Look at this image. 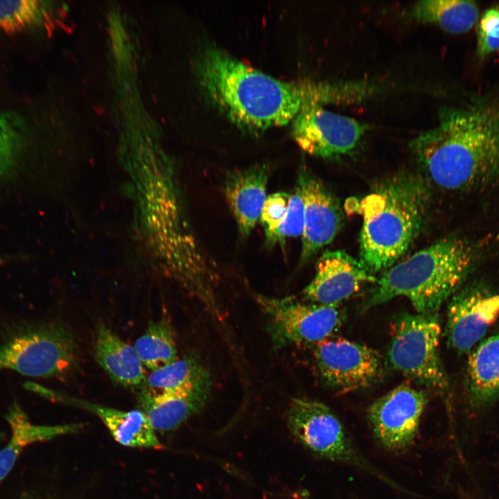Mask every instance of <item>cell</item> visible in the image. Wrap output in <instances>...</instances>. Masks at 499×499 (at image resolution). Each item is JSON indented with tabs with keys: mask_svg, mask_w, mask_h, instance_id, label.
Segmentation results:
<instances>
[{
	"mask_svg": "<svg viewBox=\"0 0 499 499\" xmlns=\"http://www.w3.org/2000/svg\"><path fill=\"white\" fill-rule=\"evenodd\" d=\"M313 356L325 382L342 392L371 386L381 376V358L371 347L331 336L313 346Z\"/></svg>",
	"mask_w": 499,
	"mask_h": 499,
	"instance_id": "cell-9",
	"label": "cell"
},
{
	"mask_svg": "<svg viewBox=\"0 0 499 499\" xmlns=\"http://www.w3.org/2000/svg\"><path fill=\"white\" fill-rule=\"evenodd\" d=\"M441 335L437 314L401 315L387 351L389 365L423 385L444 391L448 382L439 356Z\"/></svg>",
	"mask_w": 499,
	"mask_h": 499,
	"instance_id": "cell-7",
	"label": "cell"
},
{
	"mask_svg": "<svg viewBox=\"0 0 499 499\" xmlns=\"http://www.w3.org/2000/svg\"><path fill=\"white\" fill-rule=\"evenodd\" d=\"M41 10L37 1H0V30L10 33L28 28L39 20Z\"/></svg>",
	"mask_w": 499,
	"mask_h": 499,
	"instance_id": "cell-24",
	"label": "cell"
},
{
	"mask_svg": "<svg viewBox=\"0 0 499 499\" xmlns=\"http://www.w3.org/2000/svg\"><path fill=\"white\" fill-rule=\"evenodd\" d=\"M78 345L61 322H44L18 333L0 346V370L34 378L58 377L76 366Z\"/></svg>",
	"mask_w": 499,
	"mask_h": 499,
	"instance_id": "cell-5",
	"label": "cell"
},
{
	"mask_svg": "<svg viewBox=\"0 0 499 499\" xmlns=\"http://www.w3.org/2000/svg\"><path fill=\"white\" fill-rule=\"evenodd\" d=\"M270 173L269 166L263 163L227 174L225 195L243 237L251 234L260 218Z\"/></svg>",
	"mask_w": 499,
	"mask_h": 499,
	"instance_id": "cell-15",
	"label": "cell"
},
{
	"mask_svg": "<svg viewBox=\"0 0 499 499\" xmlns=\"http://www.w3.org/2000/svg\"><path fill=\"white\" fill-rule=\"evenodd\" d=\"M134 347L144 367L150 371L179 358L173 328L164 319L150 321Z\"/></svg>",
	"mask_w": 499,
	"mask_h": 499,
	"instance_id": "cell-23",
	"label": "cell"
},
{
	"mask_svg": "<svg viewBox=\"0 0 499 499\" xmlns=\"http://www.w3.org/2000/svg\"><path fill=\"white\" fill-rule=\"evenodd\" d=\"M206 96L239 128L260 132L284 125L304 109L347 104L344 82L286 81L270 76L216 46L205 44L196 63Z\"/></svg>",
	"mask_w": 499,
	"mask_h": 499,
	"instance_id": "cell-1",
	"label": "cell"
},
{
	"mask_svg": "<svg viewBox=\"0 0 499 499\" xmlns=\"http://www.w3.org/2000/svg\"><path fill=\"white\" fill-rule=\"evenodd\" d=\"M498 318V292L482 283L459 289L447 309L448 344L459 353L469 352Z\"/></svg>",
	"mask_w": 499,
	"mask_h": 499,
	"instance_id": "cell-12",
	"label": "cell"
},
{
	"mask_svg": "<svg viewBox=\"0 0 499 499\" xmlns=\"http://www.w3.org/2000/svg\"><path fill=\"white\" fill-rule=\"evenodd\" d=\"M465 383L475 408H486L499 399V334L480 341L471 353Z\"/></svg>",
	"mask_w": 499,
	"mask_h": 499,
	"instance_id": "cell-19",
	"label": "cell"
},
{
	"mask_svg": "<svg viewBox=\"0 0 499 499\" xmlns=\"http://www.w3.org/2000/svg\"><path fill=\"white\" fill-rule=\"evenodd\" d=\"M96 362L116 384L139 390L146 375L134 346L103 323L96 328L93 344Z\"/></svg>",
	"mask_w": 499,
	"mask_h": 499,
	"instance_id": "cell-17",
	"label": "cell"
},
{
	"mask_svg": "<svg viewBox=\"0 0 499 499\" xmlns=\"http://www.w3.org/2000/svg\"><path fill=\"white\" fill-rule=\"evenodd\" d=\"M428 402L425 392L401 384L374 401L367 417L375 437L386 449L401 451L413 442Z\"/></svg>",
	"mask_w": 499,
	"mask_h": 499,
	"instance_id": "cell-11",
	"label": "cell"
},
{
	"mask_svg": "<svg viewBox=\"0 0 499 499\" xmlns=\"http://www.w3.org/2000/svg\"><path fill=\"white\" fill-rule=\"evenodd\" d=\"M20 134L15 123L0 112V177L13 166L19 152Z\"/></svg>",
	"mask_w": 499,
	"mask_h": 499,
	"instance_id": "cell-27",
	"label": "cell"
},
{
	"mask_svg": "<svg viewBox=\"0 0 499 499\" xmlns=\"http://www.w3.org/2000/svg\"><path fill=\"white\" fill-rule=\"evenodd\" d=\"M292 122V134L299 146L311 155L326 159L351 154L366 129L356 119L320 105L304 109Z\"/></svg>",
	"mask_w": 499,
	"mask_h": 499,
	"instance_id": "cell-10",
	"label": "cell"
},
{
	"mask_svg": "<svg viewBox=\"0 0 499 499\" xmlns=\"http://www.w3.org/2000/svg\"><path fill=\"white\" fill-rule=\"evenodd\" d=\"M430 191L425 181L403 173L378 182L360 203V261L375 274L408 250L426 218Z\"/></svg>",
	"mask_w": 499,
	"mask_h": 499,
	"instance_id": "cell-3",
	"label": "cell"
},
{
	"mask_svg": "<svg viewBox=\"0 0 499 499\" xmlns=\"http://www.w3.org/2000/svg\"><path fill=\"white\" fill-rule=\"evenodd\" d=\"M193 356L178 358L175 362L152 371L138 392V403L157 399L174 392L207 373Z\"/></svg>",
	"mask_w": 499,
	"mask_h": 499,
	"instance_id": "cell-22",
	"label": "cell"
},
{
	"mask_svg": "<svg viewBox=\"0 0 499 499\" xmlns=\"http://www.w3.org/2000/svg\"><path fill=\"white\" fill-rule=\"evenodd\" d=\"M296 186L304 203L299 261L301 264H305L334 239L342 226V213L331 191L307 169L300 170Z\"/></svg>",
	"mask_w": 499,
	"mask_h": 499,
	"instance_id": "cell-13",
	"label": "cell"
},
{
	"mask_svg": "<svg viewBox=\"0 0 499 499\" xmlns=\"http://www.w3.org/2000/svg\"><path fill=\"white\" fill-rule=\"evenodd\" d=\"M286 421L292 435L315 455L357 467L402 490L360 454L339 419L325 404L306 398H294L288 405Z\"/></svg>",
	"mask_w": 499,
	"mask_h": 499,
	"instance_id": "cell-6",
	"label": "cell"
},
{
	"mask_svg": "<svg viewBox=\"0 0 499 499\" xmlns=\"http://www.w3.org/2000/svg\"><path fill=\"white\" fill-rule=\"evenodd\" d=\"M62 402L96 414L112 438L126 447L160 449L161 443L146 414L139 409L123 411L64 395Z\"/></svg>",
	"mask_w": 499,
	"mask_h": 499,
	"instance_id": "cell-18",
	"label": "cell"
},
{
	"mask_svg": "<svg viewBox=\"0 0 499 499\" xmlns=\"http://www.w3.org/2000/svg\"><path fill=\"white\" fill-rule=\"evenodd\" d=\"M304 227V203L298 188L290 195L286 213L278 227L265 236L267 245H283L287 238L301 236Z\"/></svg>",
	"mask_w": 499,
	"mask_h": 499,
	"instance_id": "cell-25",
	"label": "cell"
},
{
	"mask_svg": "<svg viewBox=\"0 0 499 499\" xmlns=\"http://www.w3.org/2000/svg\"><path fill=\"white\" fill-rule=\"evenodd\" d=\"M410 16L438 25L450 33L469 31L476 24L479 9L475 2L459 0H424L416 2Z\"/></svg>",
	"mask_w": 499,
	"mask_h": 499,
	"instance_id": "cell-21",
	"label": "cell"
},
{
	"mask_svg": "<svg viewBox=\"0 0 499 499\" xmlns=\"http://www.w3.org/2000/svg\"><path fill=\"white\" fill-rule=\"evenodd\" d=\"M1 260V259H0Z\"/></svg>",
	"mask_w": 499,
	"mask_h": 499,
	"instance_id": "cell-29",
	"label": "cell"
},
{
	"mask_svg": "<svg viewBox=\"0 0 499 499\" xmlns=\"http://www.w3.org/2000/svg\"><path fill=\"white\" fill-rule=\"evenodd\" d=\"M376 281L360 260L342 250L326 251L318 259L315 275L302 295L312 303L338 306L367 283Z\"/></svg>",
	"mask_w": 499,
	"mask_h": 499,
	"instance_id": "cell-14",
	"label": "cell"
},
{
	"mask_svg": "<svg viewBox=\"0 0 499 499\" xmlns=\"http://www.w3.org/2000/svg\"><path fill=\"white\" fill-rule=\"evenodd\" d=\"M410 146L428 180L441 189L489 186L499 180V102L444 108L438 125Z\"/></svg>",
	"mask_w": 499,
	"mask_h": 499,
	"instance_id": "cell-2",
	"label": "cell"
},
{
	"mask_svg": "<svg viewBox=\"0 0 499 499\" xmlns=\"http://www.w3.org/2000/svg\"><path fill=\"white\" fill-rule=\"evenodd\" d=\"M477 51L481 58L499 51V3L487 9L478 21Z\"/></svg>",
	"mask_w": 499,
	"mask_h": 499,
	"instance_id": "cell-26",
	"label": "cell"
},
{
	"mask_svg": "<svg viewBox=\"0 0 499 499\" xmlns=\"http://www.w3.org/2000/svg\"><path fill=\"white\" fill-rule=\"evenodd\" d=\"M6 419L11 429V437L6 446L0 450V482L10 473L17 457L26 446L76 432L82 427L81 423L56 426L33 424L17 404L10 408Z\"/></svg>",
	"mask_w": 499,
	"mask_h": 499,
	"instance_id": "cell-20",
	"label": "cell"
},
{
	"mask_svg": "<svg viewBox=\"0 0 499 499\" xmlns=\"http://www.w3.org/2000/svg\"><path fill=\"white\" fill-rule=\"evenodd\" d=\"M482 247L459 236L440 239L392 266L377 279L365 308L405 297L417 313L436 314L480 261Z\"/></svg>",
	"mask_w": 499,
	"mask_h": 499,
	"instance_id": "cell-4",
	"label": "cell"
},
{
	"mask_svg": "<svg viewBox=\"0 0 499 499\" xmlns=\"http://www.w3.org/2000/svg\"><path fill=\"white\" fill-rule=\"evenodd\" d=\"M290 197L286 192H277L267 196L259 218L265 236L274 231L283 220Z\"/></svg>",
	"mask_w": 499,
	"mask_h": 499,
	"instance_id": "cell-28",
	"label": "cell"
},
{
	"mask_svg": "<svg viewBox=\"0 0 499 499\" xmlns=\"http://www.w3.org/2000/svg\"><path fill=\"white\" fill-rule=\"evenodd\" d=\"M256 301L268 316L277 344L315 345L335 333L343 320L338 306L299 301L294 297L276 298L262 295Z\"/></svg>",
	"mask_w": 499,
	"mask_h": 499,
	"instance_id": "cell-8",
	"label": "cell"
},
{
	"mask_svg": "<svg viewBox=\"0 0 499 499\" xmlns=\"http://www.w3.org/2000/svg\"><path fill=\"white\" fill-rule=\"evenodd\" d=\"M211 384L207 372L174 392L139 402V409L146 414L156 432L175 430L204 408Z\"/></svg>",
	"mask_w": 499,
	"mask_h": 499,
	"instance_id": "cell-16",
	"label": "cell"
}]
</instances>
